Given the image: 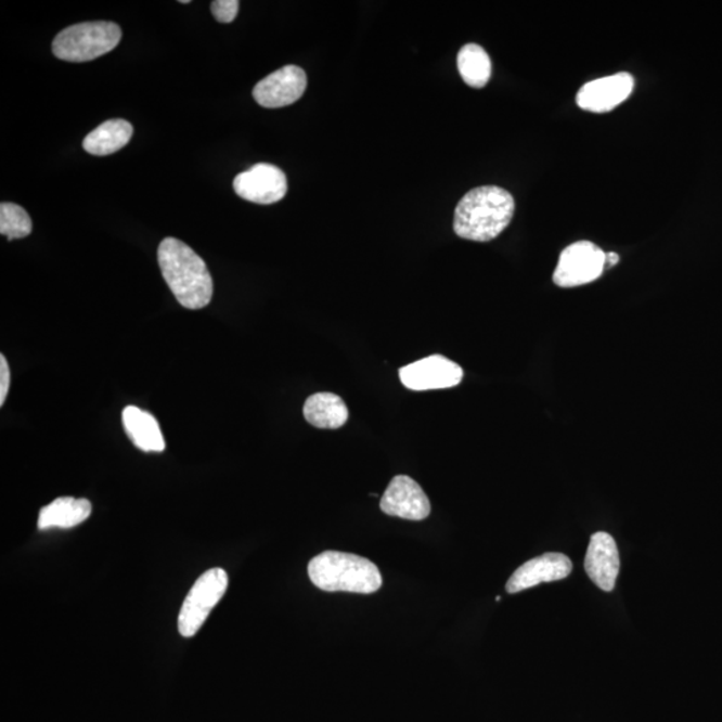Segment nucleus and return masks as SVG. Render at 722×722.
I'll return each mask as SVG.
<instances>
[{"mask_svg":"<svg viewBox=\"0 0 722 722\" xmlns=\"http://www.w3.org/2000/svg\"><path fill=\"white\" fill-rule=\"evenodd\" d=\"M158 263L164 280L183 308L203 309L214 297V280L208 267L191 246L168 237L158 246Z\"/></svg>","mask_w":722,"mask_h":722,"instance_id":"obj_1","label":"nucleus"},{"mask_svg":"<svg viewBox=\"0 0 722 722\" xmlns=\"http://www.w3.org/2000/svg\"><path fill=\"white\" fill-rule=\"evenodd\" d=\"M515 201L500 186H480L469 191L457 204L454 231L457 236L487 243L500 236L512 222Z\"/></svg>","mask_w":722,"mask_h":722,"instance_id":"obj_2","label":"nucleus"},{"mask_svg":"<svg viewBox=\"0 0 722 722\" xmlns=\"http://www.w3.org/2000/svg\"><path fill=\"white\" fill-rule=\"evenodd\" d=\"M308 575L324 592L372 594L383 584L379 569L370 559L340 552L317 555L309 562Z\"/></svg>","mask_w":722,"mask_h":722,"instance_id":"obj_3","label":"nucleus"},{"mask_svg":"<svg viewBox=\"0 0 722 722\" xmlns=\"http://www.w3.org/2000/svg\"><path fill=\"white\" fill-rule=\"evenodd\" d=\"M123 38L117 23H78L61 31L53 42L56 59L66 62H89L111 53Z\"/></svg>","mask_w":722,"mask_h":722,"instance_id":"obj_4","label":"nucleus"},{"mask_svg":"<svg viewBox=\"0 0 722 722\" xmlns=\"http://www.w3.org/2000/svg\"><path fill=\"white\" fill-rule=\"evenodd\" d=\"M228 583L227 571L220 567L205 571L198 577L181 607L179 632L182 637L191 639L199 632L211 610L227 593Z\"/></svg>","mask_w":722,"mask_h":722,"instance_id":"obj_5","label":"nucleus"},{"mask_svg":"<svg viewBox=\"0 0 722 722\" xmlns=\"http://www.w3.org/2000/svg\"><path fill=\"white\" fill-rule=\"evenodd\" d=\"M606 254L590 241H578L567 246L559 256L554 271V283L560 288H575L593 283L605 271Z\"/></svg>","mask_w":722,"mask_h":722,"instance_id":"obj_6","label":"nucleus"},{"mask_svg":"<svg viewBox=\"0 0 722 722\" xmlns=\"http://www.w3.org/2000/svg\"><path fill=\"white\" fill-rule=\"evenodd\" d=\"M237 196L260 205H272L285 197L288 182L278 166L257 164L240 173L233 181Z\"/></svg>","mask_w":722,"mask_h":722,"instance_id":"obj_7","label":"nucleus"},{"mask_svg":"<svg viewBox=\"0 0 722 722\" xmlns=\"http://www.w3.org/2000/svg\"><path fill=\"white\" fill-rule=\"evenodd\" d=\"M400 381L412 391H429V389L451 388L461 384L463 370L461 365L441 354L415 361L399 371Z\"/></svg>","mask_w":722,"mask_h":722,"instance_id":"obj_8","label":"nucleus"},{"mask_svg":"<svg viewBox=\"0 0 722 722\" xmlns=\"http://www.w3.org/2000/svg\"><path fill=\"white\" fill-rule=\"evenodd\" d=\"M307 85V74L301 67L284 66L255 86L254 99L267 108L289 106L301 99Z\"/></svg>","mask_w":722,"mask_h":722,"instance_id":"obj_9","label":"nucleus"},{"mask_svg":"<svg viewBox=\"0 0 722 722\" xmlns=\"http://www.w3.org/2000/svg\"><path fill=\"white\" fill-rule=\"evenodd\" d=\"M381 508L391 517L423 520L431 513V503L417 481L407 475H398L389 481Z\"/></svg>","mask_w":722,"mask_h":722,"instance_id":"obj_10","label":"nucleus"},{"mask_svg":"<svg viewBox=\"0 0 722 722\" xmlns=\"http://www.w3.org/2000/svg\"><path fill=\"white\" fill-rule=\"evenodd\" d=\"M634 78L629 73L590 80L577 94L578 106L593 113H607L632 94Z\"/></svg>","mask_w":722,"mask_h":722,"instance_id":"obj_11","label":"nucleus"},{"mask_svg":"<svg viewBox=\"0 0 722 722\" xmlns=\"http://www.w3.org/2000/svg\"><path fill=\"white\" fill-rule=\"evenodd\" d=\"M620 553H618L615 538L607 532H595L590 538V543L584 558V570L592 580L604 592H611L616 586L617 577L620 575Z\"/></svg>","mask_w":722,"mask_h":722,"instance_id":"obj_12","label":"nucleus"},{"mask_svg":"<svg viewBox=\"0 0 722 722\" xmlns=\"http://www.w3.org/2000/svg\"><path fill=\"white\" fill-rule=\"evenodd\" d=\"M572 564L569 557L559 553H547L526 562L514 572L506 584L508 594L524 592L544 582L565 580L570 576Z\"/></svg>","mask_w":722,"mask_h":722,"instance_id":"obj_13","label":"nucleus"},{"mask_svg":"<svg viewBox=\"0 0 722 722\" xmlns=\"http://www.w3.org/2000/svg\"><path fill=\"white\" fill-rule=\"evenodd\" d=\"M93 512V506L88 500H77L73 497L56 498L55 501L40 510L38 529H72L83 524Z\"/></svg>","mask_w":722,"mask_h":722,"instance_id":"obj_14","label":"nucleus"},{"mask_svg":"<svg viewBox=\"0 0 722 722\" xmlns=\"http://www.w3.org/2000/svg\"><path fill=\"white\" fill-rule=\"evenodd\" d=\"M123 422L126 434L134 446L145 452H163L165 439L159 424L152 414L129 405L123 411Z\"/></svg>","mask_w":722,"mask_h":722,"instance_id":"obj_15","label":"nucleus"},{"mask_svg":"<svg viewBox=\"0 0 722 722\" xmlns=\"http://www.w3.org/2000/svg\"><path fill=\"white\" fill-rule=\"evenodd\" d=\"M134 129L128 120H106L86 136L83 149L91 156H111L128 145Z\"/></svg>","mask_w":722,"mask_h":722,"instance_id":"obj_16","label":"nucleus"},{"mask_svg":"<svg viewBox=\"0 0 722 722\" xmlns=\"http://www.w3.org/2000/svg\"><path fill=\"white\" fill-rule=\"evenodd\" d=\"M304 417L318 428L335 429L347 423L349 411L340 397L331 392H319L304 404Z\"/></svg>","mask_w":722,"mask_h":722,"instance_id":"obj_17","label":"nucleus"},{"mask_svg":"<svg viewBox=\"0 0 722 722\" xmlns=\"http://www.w3.org/2000/svg\"><path fill=\"white\" fill-rule=\"evenodd\" d=\"M457 68L464 83L474 89L485 88L491 78V60L479 44L463 46L457 54Z\"/></svg>","mask_w":722,"mask_h":722,"instance_id":"obj_18","label":"nucleus"},{"mask_svg":"<svg viewBox=\"0 0 722 722\" xmlns=\"http://www.w3.org/2000/svg\"><path fill=\"white\" fill-rule=\"evenodd\" d=\"M33 222L27 211L22 206L13 203L0 205V233L11 240H20L30 236Z\"/></svg>","mask_w":722,"mask_h":722,"instance_id":"obj_19","label":"nucleus"},{"mask_svg":"<svg viewBox=\"0 0 722 722\" xmlns=\"http://www.w3.org/2000/svg\"><path fill=\"white\" fill-rule=\"evenodd\" d=\"M238 9V0H215L210 4L211 14L220 23H231L236 20Z\"/></svg>","mask_w":722,"mask_h":722,"instance_id":"obj_20","label":"nucleus"},{"mask_svg":"<svg viewBox=\"0 0 722 722\" xmlns=\"http://www.w3.org/2000/svg\"><path fill=\"white\" fill-rule=\"evenodd\" d=\"M11 374L8 360L4 354L0 357V405L4 404L10 389Z\"/></svg>","mask_w":722,"mask_h":722,"instance_id":"obj_21","label":"nucleus"},{"mask_svg":"<svg viewBox=\"0 0 722 722\" xmlns=\"http://www.w3.org/2000/svg\"><path fill=\"white\" fill-rule=\"evenodd\" d=\"M618 261H620V256L615 252H609V254H606L605 269L615 267Z\"/></svg>","mask_w":722,"mask_h":722,"instance_id":"obj_22","label":"nucleus"},{"mask_svg":"<svg viewBox=\"0 0 722 722\" xmlns=\"http://www.w3.org/2000/svg\"><path fill=\"white\" fill-rule=\"evenodd\" d=\"M180 3H182V4H189V3H191V0H181Z\"/></svg>","mask_w":722,"mask_h":722,"instance_id":"obj_23","label":"nucleus"}]
</instances>
